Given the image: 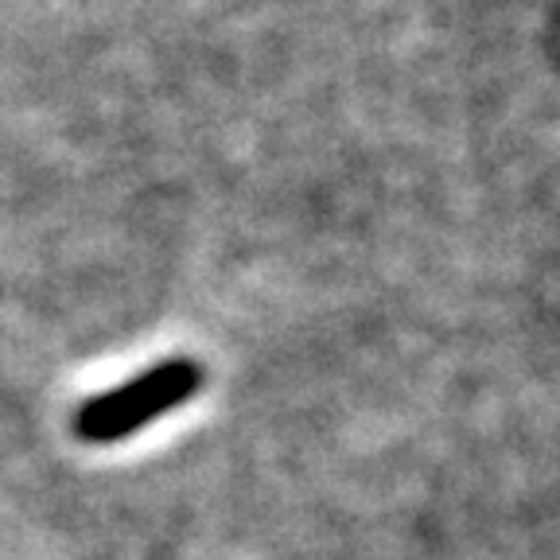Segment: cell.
I'll return each instance as SVG.
<instances>
[{
	"label": "cell",
	"mask_w": 560,
	"mask_h": 560,
	"mask_svg": "<svg viewBox=\"0 0 560 560\" xmlns=\"http://www.w3.org/2000/svg\"><path fill=\"white\" fill-rule=\"evenodd\" d=\"M202 385V370L195 362H164V366L149 370V374H140L137 382L121 385L114 394L94 397L86 409L79 412L74 420V429L79 436L86 440H121L129 432H137L140 424H149V420L164 417L167 409H175L179 401L199 394Z\"/></svg>",
	"instance_id": "1"
}]
</instances>
